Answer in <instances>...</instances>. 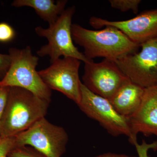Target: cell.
Here are the masks:
<instances>
[{
	"label": "cell",
	"instance_id": "cell-6",
	"mask_svg": "<svg viewBox=\"0 0 157 157\" xmlns=\"http://www.w3.org/2000/svg\"><path fill=\"white\" fill-rule=\"evenodd\" d=\"M14 138L16 147H32L46 157H61L69 140L63 128L51 123L45 117Z\"/></svg>",
	"mask_w": 157,
	"mask_h": 157
},
{
	"label": "cell",
	"instance_id": "cell-2",
	"mask_svg": "<svg viewBox=\"0 0 157 157\" xmlns=\"http://www.w3.org/2000/svg\"><path fill=\"white\" fill-rule=\"evenodd\" d=\"M10 87L7 105L0 120L1 137H15L45 117L50 102L24 89Z\"/></svg>",
	"mask_w": 157,
	"mask_h": 157
},
{
	"label": "cell",
	"instance_id": "cell-16",
	"mask_svg": "<svg viewBox=\"0 0 157 157\" xmlns=\"http://www.w3.org/2000/svg\"><path fill=\"white\" fill-rule=\"evenodd\" d=\"M15 37V31L10 25L6 22L0 23V42H11Z\"/></svg>",
	"mask_w": 157,
	"mask_h": 157
},
{
	"label": "cell",
	"instance_id": "cell-17",
	"mask_svg": "<svg viewBox=\"0 0 157 157\" xmlns=\"http://www.w3.org/2000/svg\"><path fill=\"white\" fill-rule=\"evenodd\" d=\"M15 147L14 137H0V157H8L9 153Z\"/></svg>",
	"mask_w": 157,
	"mask_h": 157
},
{
	"label": "cell",
	"instance_id": "cell-3",
	"mask_svg": "<svg viewBox=\"0 0 157 157\" xmlns=\"http://www.w3.org/2000/svg\"><path fill=\"white\" fill-rule=\"evenodd\" d=\"M9 54L11 58V66L6 76L0 81V85L24 89L50 102L51 90L44 83L36 70L39 58L33 55L31 47L27 46L23 49L10 48Z\"/></svg>",
	"mask_w": 157,
	"mask_h": 157
},
{
	"label": "cell",
	"instance_id": "cell-20",
	"mask_svg": "<svg viewBox=\"0 0 157 157\" xmlns=\"http://www.w3.org/2000/svg\"><path fill=\"white\" fill-rule=\"evenodd\" d=\"M10 88V87L3 86L0 85V120L7 105Z\"/></svg>",
	"mask_w": 157,
	"mask_h": 157
},
{
	"label": "cell",
	"instance_id": "cell-5",
	"mask_svg": "<svg viewBox=\"0 0 157 157\" xmlns=\"http://www.w3.org/2000/svg\"><path fill=\"white\" fill-rule=\"evenodd\" d=\"M77 105L86 115L98 122L110 135L126 136L132 144L133 138L128 119L119 114L107 99L94 94L82 82L81 98Z\"/></svg>",
	"mask_w": 157,
	"mask_h": 157
},
{
	"label": "cell",
	"instance_id": "cell-7",
	"mask_svg": "<svg viewBox=\"0 0 157 157\" xmlns=\"http://www.w3.org/2000/svg\"><path fill=\"white\" fill-rule=\"evenodd\" d=\"M140 52L114 61L132 82L144 88L157 85V37L140 45Z\"/></svg>",
	"mask_w": 157,
	"mask_h": 157
},
{
	"label": "cell",
	"instance_id": "cell-4",
	"mask_svg": "<svg viewBox=\"0 0 157 157\" xmlns=\"http://www.w3.org/2000/svg\"><path fill=\"white\" fill-rule=\"evenodd\" d=\"M76 11L75 6L66 9L53 24L48 28L37 26L35 32L39 37H44L48 43L37 51L39 56H48L51 63L56 61L60 57H70L77 59L84 63L94 61L87 59L73 44L71 33L72 18Z\"/></svg>",
	"mask_w": 157,
	"mask_h": 157
},
{
	"label": "cell",
	"instance_id": "cell-13",
	"mask_svg": "<svg viewBox=\"0 0 157 157\" xmlns=\"http://www.w3.org/2000/svg\"><path fill=\"white\" fill-rule=\"evenodd\" d=\"M67 2L66 0H15L11 5L16 8H33L41 19L50 25L57 20L65 11Z\"/></svg>",
	"mask_w": 157,
	"mask_h": 157
},
{
	"label": "cell",
	"instance_id": "cell-12",
	"mask_svg": "<svg viewBox=\"0 0 157 157\" xmlns=\"http://www.w3.org/2000/svg\"><path fill=\"white\" fill-rule=\"evenodd\" d=\"M145 88L129 80L108 100L119 114L129 118L140 107Z\"/></svg>",
	"mask_w": 157,
	"mask_h": 157
},
{
	"label": "cell",
	"instance_id": "cell-11",
	"mask_svg": "<svg viewBox=\"0 0 157 157\" xmlns=\"http://www.w3.org/2000/svg\"><path fill=\"white\" fill-rule=\"evenodd\" d=\"M132 131V144L139 133L146 137H157V85L145 88L142 102L134 114L128 118Z\"/></svg>",
	"mask_w": 157,
	"mask_h": 157
},
{
	"label": "cell",
	"instance_id": "cell-8",
	"mask_svg": "<svg viewBox=\"0 0 157 157\" xmlns=\"http://www.w3.org/2000/svg\"><path fill=\"white\" fill-rule=\"evenodd\" d=\"M81 61L70 57L57 60L38 73L51 90L58 91L78 105L81 98L79 67Z\"/></svg>",
	"mask_w": 157,
	"mask_h": 157
},
{
	"label": "cell",
	"instance_id": "cell-15",
	"mask_svg": "<svg viewBox=\"0 0 157 157\" xmlns=\"http://www.w3.org/2000/svg\"><path fill=\"white\" fill-rule=\"evenodd\" d=\"M8 157H46L36 150L28 146L15 147Z\"/></svg>",
	"mask_w": 157,
	"mask_h": 157
},
{
	"label": "cell",
	"instance_id": "cell-10",
	"mask_svg": "<svg viewBox=\"0 0 157 157\" xmlns=\"http://www.w3.org/2000/svg\"><path fill=\"white\" fill-rule=\"evenodd\" d=\"M89 23L95 29L107 26L115 27L140 45L157 37V9L144 11L136 17L124 21H111L93 16Z\"/></svg>",
	"mask_w": 157,
	"mask_h": 157
},
{
	"label": "cell",
	"instance_id": "cell-9",
	"mask_svg": "<svg viewBox=\"0 0 157 157\" xmlns=\"http://www.w3.org/2000/svg\"><path fill=\"white\" fill-rule=\"evenodd\" d=\"M82 84L94 94L110 100L130 80L115 62L104 59L100 63H85Z\"/></svg>",
	"mask_w": 157,
	"mask_h": 157
},
{
	"label": "cell",
	"instance_id": "cell-18",
	"mask_svg": "<svg viewBox=\"0 0 157 157\" xmlns=\"http://www.w3.org/2000/svg\"><path fill=\"white\" fill-rule=\"evenodd\" d=\"M134 146L136 148L138 157H149L148 155L149 150L153 149L155 151L157 150V140L152 143L147 144L143 140L140 144L137 142L134 144Z\"/></svg>",
	"mask_w": 157,
	"mask_h": 157
},
{
	"label": "cell",
	"instance_id": "cell-14",
	"mask_svg": "<svg viewBox=\"0 0 157 157\" xmlns=\"http://www.w3.org/2000/svg\"><path fill=\"white\" fill-rule=\"evenodd\" d=\"M110 6L122 12L132 11L135 14L138 12L140 0H109Z\"/></svg>",
	"mask_w": 157,
	"mask_h": 157
},
{
	"label": "cell",
	"instance_id": "cell-21",
	"mask_svg": "<svg viewBox=\"0 0 157 157\" xmlns=\"http://www.w3.org/2000/svg\"><path fill=\"white\" fill-rule=\"evenodd\" d=\"M136 157L128 155L125 154H119L112 152H107L102 154L98 155L93 157Z\"/></svg>",
	"mask_w": 157,
	"mask_h": 157
},
{
	"label": "cell",
	"instance_id": "cell-19",
	"mask_svg": "<svg viewBox=\"0 0 157 157\" xmlns=\"http://www.w3.org/2000/svg\"><path fill=\"white\" fill-rule=\"evenodd\" d=\"M11 64V58L9 54L0 53V81L4 78L9 71Z\"/></svg>",
	"mask_w": 157,
	"mask_h": 157
},
{
	"label": "cell",
	"instance_id": "cell-1",
	"mask_svg": "<svg viewBox=\"0 0 157 157\" xmlns=\"http://www.w3.org/2000/svg\"><path fill=\"white\" fill-rule=\"evenodd\" d=\"M71 33L73 41L84 48V55L92 60L103 57L115 61L137 52L140 47L121 31L110 26L100 30H92L73 24Z\"/></svg>",
	"mask_w": 157,
	"mask_h": 157
},
{
	"label": "cell",
	"instance_id": "cell-22",
	"mask_svg": "<svg viewBox=\"0 0 157 157\" xmlns=\"http://www.w3.org/2000/svg\"><path fill=\"white\" fill-rule=\"evenodd\" d=\"M0 137H1V135H0Z\"/></svg>",
	"mask_w": 157,
	"mask_h": 157
}]
</instances>
